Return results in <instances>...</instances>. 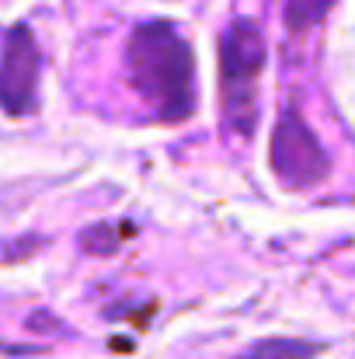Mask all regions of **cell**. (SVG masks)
Instances as JSON below:
<instances>
[{"mask_svg": "<svg viewBox=\"0 0 355 359\" xmlns=\"http://www.w3.org/2000/svg\"><path fill=\"white\" fill-rule=\"evenodd\" d=\"M42 244H46L42 234H25V238H14V241H0V265H7V262H21V258L42 251Z\"/></svg>", "mask_w": 355, "mask_h": 359, "instance_id": "7", "label": "cell"}, {"mask_svg": "<svg viewBox=\"0 0 355 359\" xmlns=\"http://www.w3.org/2000/svg\"><path fill=\"white\" fill-rule=\"evenodd\" d=\"M42 49L28 25H14L0 46V109L7 116H28L39 105Z\"/></svg>", "mask_w": 355, "mask_h": 359, "instance_id": "4", "label": "cell"}, {"mask_svg": "<svg viewBox=\"0 0 355 359\" xmlns=\"http://www.w3.org/2000/svg\"><path fill=\"white\" fill-rule=\"evenodd\" d=\"M335 0H286V28L289 32H307L324 21Z\"/></svg>", "mask_w": 355, "mask_h": 359, "instance_id": "6", "label": "cell"}, {"mask_svg": "<svg viewBox=\"0 0 355 359\" xmlns=\"http://www.w3.org/2000/svg\"><path fill=\"white\" fill-rule=\"evenodd\" d=\"M125 77L164 122H181L195 109V56L167 21H143L125 42Z\"/></svg>", "mask_w": 355, "mask_h": 359, "instance_id": "1", "label": "cell"}, {"mask_svg": "<svg viewBox=\"0 0 355 359\" xmlns=\"http://www.w3.org/2000/svg\"><path fill=\"white\" fill-rule=\"evenodd\" d=\"M321 353L317 342H303V339H265L254 342L251 349H244L237 359H314Z\"/></svg>", "mask_w": 355, "mask_h": 359, "instance_id": "5", "label": "cell"}, {"mask_svg": "<svg viewBox=\"0 0 355 359\" xmlns=\"http://www.w3.org/2000/svg\"><path fill=\"white\" fill-rule=\"evenodd\" d=\"M272 168L293 189L317 185L328 175V168H331L321 140L314 136V129L307 126V119L293 105L275 122V133H272Z\"/></svg>", "mask_w": 355, "mask_h": 359, "instance_id": "3", "label": "cell"}, {"mask_svg": "<svg viewBox=\"0 0 355 359\" xmlns=\"http://www.w3.org/2000/svg\"><path fill=\"white\" fill-rule=\"evenodd\" d=\"M265 67V39L251 18H234L220 39V95L223 122L234 136H251L258 122V77Z\"/></svg>", "mask_w": 355, "mask_h": 359, "instance_id": "2", "label": "cell"}, {"mask_svg": "<svg viewBox=\"0 0 355 359\" xmlns=\"http://www.w3.org/2000/svg\"><path fill=\"white\" fill-rule=\"evenodd\" d=\"M118 244H122V241H118V231L116 227H109V224L91 227V231L81 234V248L91 251V255H109V251H116Z\"/></svg>", "mask_w": 355, "mask_h": 359, "instance_id": "8", "label": "cell"}]
</instances>
